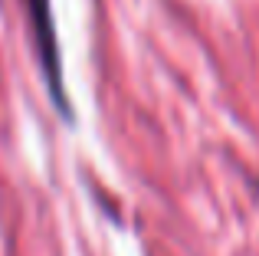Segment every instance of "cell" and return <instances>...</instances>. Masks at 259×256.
Returning a JSON list of instances; mask_svg holds the SVG:
<instances>
[{"mask_svg":"<svg viewBox=\"0 0 259 256\" xmlns=\"http://www.w3.org/2000/svg\"><path fill=\"white\" fill-rule=\"evenodd\" d=\"M26 13H30V30H33V43H36V56L46 76V89L50 99L66 122H72V109H69V96H66V82H63V59H59V39H56V23H53V0H23Z\"/></svg>","mask_w":259,"mask_h":256,"instance_id":"1","label":"cell"}]
</instances>
